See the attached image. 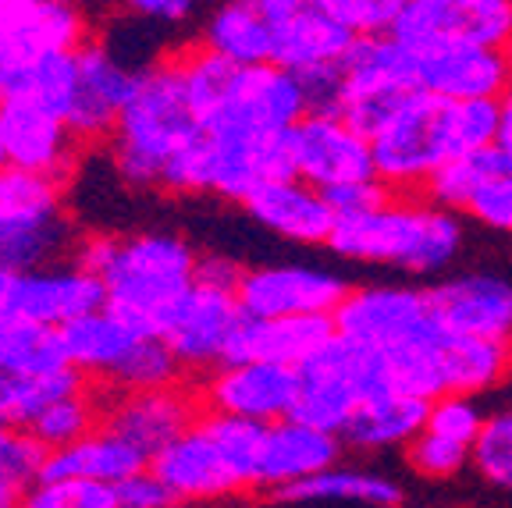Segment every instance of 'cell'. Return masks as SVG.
I'll return each instance as SVG.
<instances>
[{"label":"cell","instance_id":"19","mask_svg":"<svg viewBox=\"0 0 512 508\" xmlns=\"http://www.w3.org/2000/svg\"><path fill=\"white\" fill-rule=\"evenodd\" d=\"M0 135L8 167L64 182L79 164L82 143L57 111L32 100H0Z\"/></svg>","mask_w":512,"mask_h":508},{"label":"cell","instance_id":"9","mask_svg":"<svg viewBox=\"0 0 512 508\" xmlns=\"http://www.w3.org/2000/svg\"><path fill=\"white\" fill-rule=\"evenodd\" d=\"M331 320H335L338 338L381 359L431 342L438 334L431 320V306H427V292L406 285L349 288V295Z\"/></svg>","mask_w":512,"mask_h":508},{"label":"cell","instance_id":"38","mask_svg":"<svg viewBox=\"0 0 512 508\" xmlns=\"http://www.w3.org/2000/svg\"><path fill=\"white\" fill-rule=\"evenodd\" d=\"M47 459H50V452L32 437L29 427L0 423V480H4L11 491L25 494L32 484H40Z\"/></svg>","mask_w":512,"mask_h":508},{"label":"cell","instance_id":"30","mask_svg":"<svg viewBox=\"0 0 512 508\" xmlns=\"http://www.w3.org/2000/svg\"><path fill=\"white\" fill-rule=\"evenodd\" d=\"M427 416H431V402L424 398H409L402 391H377L356 409L342 437L367 452L409 448L427 430Z\"/></svg>","mask_w":512,"mask_h":508},{"label":"cell","instance_id":"12","mask_svg":"<svg viewBox=\"0 0 512 508\" xmlns=\"http://www.w3.org/2000/svg\"><path fill=\"white\" fill-rule=\"evenodd\" d=\"M235 295L242 313L253 320L335 317L349 288L338 270L320 263H267L249 267Z\"/></svg>","mask_w":512,"mask_h":508},{"label":"cell","instance_id":"15","mask_svg":"<svg viewBox=\"0 0 512 508\" xmlns=\"http://www.w3.org/2000/svg\"><path fill=\"white\" fill-rule=\"evenodd\" d=\"M89 40V15L68 0H0V72L50 54H75Z\"/></svg>","mask_w":512,"mask_h":508},{"label":"cell","instance_id":"1","mask_svg":"<svg viewBox=\"0 0 512 508\" xmlns=\"http://www.w3.org/2000/svg\"><path fill=\"white\" fill-rule=\"evenodd\" d=\"M72 263L100 278L107 310L143 338H164L185 295L196 288L200 253L178 231L82 235Z\"/></svg>","mask_w":512,"mask_h":508},{"label":"cell","instance_id":"47","mask_svg":"<svg viewBox=\"0 0 512 508\" xmlns=\"http://www.w3.org/2000/svg\"><path fill=\"white\" fill-rule=\"evenodd\" d=\"M125 15L136 18L143 25H185L189 18H196V4L189 0H132L125 4Z\"/></svg>","mask_w":512,"mask_h":508},{"label":"cell","instance_id":"25","mask_svg":"<svg viewBox=\"0 0 512 508\" xmlns=\"http://www.w3.org/2000/svg\"><path fill=\"white\" fill-rule=\"evenodd\" d=\"M338 455H342V437L303 427L296 420H281L274 427H267L264 459H260V484L256 487L281 498L292 487L306 484V480L338 466Z\"/></svg>","mask_w":512,"mask_h":508},{"label":"cell","instance_id":"5","mask_svg":"<svg viewBox=\"0 0 512 508\" xmlns=\"http://www.w3.org/2000/svg\"><path fill=\"white\" fill-rule=\"evenodd\" d=\"M75 228L61 182L25 171H0V270L29 274L72 260Z\"/></svg>","mask_w":512,"mask_h":508},{"label":"cell","instance_id":"36","mask_svg":"<svg viewBox=\"0 0 512 508\" xmlns=\"http://www.w3.org/2000/svg\"><path fill=\"white\" fill-rule=\"evenodd\" d=\"M498 171H505V167H502V160L495 157V150L448 160L445 167L434 171L431 182H427L431 203L441 210H466L473 203V196H477Z\"/></svg>","mask_w":512,"mask_h":508},{"label":"cell","instance_id":"43","mask_svg":"<svg viewBox=\"0 0 512 508\" xmlns=\"http://www.w3.org/2000/svg\"><path fill=\"white\" fill-rule=\"evenodd\" d=\"M409 455V466L420 473V477L427 480H448L456 477V473H463L466 462H473V452L463 445H452V441H445V437H434V434H420L413 441V445L406 448Z\"/></svg>","mask_w":512,"mask_h":508},{"label":"cell","instance_id":"29","mask_svg":"<svg viewBox=\"0 0 512 508\" xmlns=\"http://www.w3.org/2000/svg\"><path fill=\"white\" fill-rule=\"evenodd\" d=\"M210 54L224 57L235 68L274 64V32L260 0H232L217 4L203 22V43Z\"/></svg>","mask_w":512,"mask_h":508},{"label":"cell","instance_id":"27","mask_svg":"<svg viewBox=\"0 0 512 508\" xmlns=\"http://www.w3.org/2000/svg\"><path fill=\"white\" fill-rule=\"evenodd\" d=\"M143 469H150V459L143 452H136L118 434L100 427L75 445L50 452L40 480H86V484L118 487L121 480L136 477Z\"/></svg>","mask_w":512,"mask_h":508},{"label":"cell","instance_id":"21","mask_svg":"<svg viewBox=\"0 0 512 508\" xmlns=\"http://www.w3.org/2000/svg\"><path fill=\"white\" fill-rule=\"evenodd\" d=\"M431 320L452 338L512 342V285L498 274H459L427 292Z\"/></svg>","mask_w":512,"mask_h":508},{"label":"cell","instance_id":"13","mask_svg":"<svg viewBox=\"0 0 512 508\" xmlns=\"http://www.w3.org/2000/svg\"><path fill=\"white\" fill-rule=\"evenodd\" d=\"M288 150L296 178L320 196L345 185L377 182L370 139L345 125L338 114H306L288 135Z\"/></svg>","mask_w":512,"mask_h":508},{"label":"cell","instance_id":"23","mask_svg":"<svg viewBox=\"0 0 512 508\" xmlns=\"http://www.w3.org/2000/svg\"><path fill=\"white\" fill-rule=\"evenodd\" d=\"M512 86V54L488 47H452L420 57V89L448 104H498Z\"/></svg>","mask_w":512,"mask_h":508},{"label":"cell","instance_id":"7","mask_svg":"<svg viewBox=\"0 0 512 508\" xmlns=\"http://www.w3.org/2000/svg\"><path fill=\"white\" fill-rule=\"evenodd\" d=\"M416 89H420V61L399 40L392 36L356 40L342 61L338 118L370 139Z\"/></svg>","mask_w":512,"mask_h":508},{"label":"cell","instance_id":"24","mask_svg":"<svg viewBox=\"0 0 512 508\" xmlns=\"http://www.w3.org/2000/svg\"><path fill=\"white\" fill-rule=\"evenodd\" d=\"M249 221L256 228L271 231L274 239L296 242V246H328L335 231V210L317 189H310L299 178H281L242 203Z\"/></svg>","mask_w":512,"mask_h":508},{"label":"cell","instance_id":"17","mask_svg":"<svg viewBox=\"0 0 512 508\" xmlns=\"http://www.w3.org/2000/svg\"><path fill=\"white\" fill-rule=\"evenodd\" d=\"M260 8L274 32V64L292 75L335 68L356 43V36L331 18L324 0H260Z\"/></svg>","mask_w":512,"mask_h":508},{"label":"cell","instance_id":"34","mask_svg":"<svg viewBox=\"0 0 512 508\" xmlns=\"http://www.w3.org/2000/svg\"><path fill=\"white\" fill-rule=\"evenodd\" d=\"M86 388V377L68 370H57L47 377H29V374H11L0 370V423H15V427H32V420L54 405L57 398L75 395Z\"/></svg>","mask_w":512,"mask_h":508},{"label":"cell","instance_id":"3","mask_svg":"<svg viewBox=\"0 0 512 508\" xmlns=\"http://www.w3.org/2000/svg\"><path fill=\"white\" fill-rule=\"evenodd\" d=\"M459 246L463 224L452 210L402 199H384L367 214L338 217L328 242L338 260L399 267L409 274H438L456 260Z\"/></svg>","mask_w":512,"mask_h":508},{"label":"cell","instance_id":"51","mask_svg":"<svg viewBox=\"0 0 512 508\" xmlns=\"http://www.w3.org/2000/svg\"><path fill=\"white\" fill-rule=\"evenodd\" d=\"M0 171H8V157H4V135H0Z\"/></svg>","mask_w":512,"mask_h":508},{"label":"cell","instance_id":"40","mask_svg":"<svg viewBox=\"0 0 512 508\" xmlns=\"http://www.w3.org/2000/svg\"><path fill=\"white\" fill-rule=\"evenodd\" d=\"M488 427V413L480 409L477 398L463 395H445L438 402H431V416H427V434L445 437L452 445H463L473 452V445L480 441Z\"/></svg>","mask_w":512,"mask_h":508},{"label":"cell","instance_id":"4","mask_svg":"<svg viewBox=\"0 0 512 508\" xmlns=\"http://www.w3.org/2000/svg\"><path fill=\"white\" fill-rule=\"evenodd\" d=\"M370 150H374L377 182L384 189L427 185L448 160L470 157L463 139V107L416 89L370 135Z\"/></svg>","mask_w":512,"mask_h":508},{"label":"cell","instance_id":"41","mask_svg":"<svg viewBox=\"0 0 512 508\" xmlns=\"http://www.w3.org/2000/svg\"><path fill=\"white\" fill-rule=\"evenodd\" d=\"M18 508H118L114 487L86 480H40L18 498Z\"/></svg>","mask_w":512,"mask_h":508},{"label":"cell","instance_id":"11","mask_svg":"<svg viewBox=\"0 0 512 508\" xmlns=\"http://www.w3.org/2000/svg\"><path fill=\"white\" fill-rule=\"evenodd\" d=\"M139 72L132 61L118 54L107 40L89 36L75 50V96L64 114L68 128L82 146L86 143H111L121 111L136 93Z\"/></svg>","mask_w":512,"mask_h":508},{"label":"cell","instance_id":"39","mask_svg":"<svg viewBox=\"0 0 512 508\" xmlns=\"http://www.w3.org/2000/svg\"><path fill=\"white\" fill-rule=\"evenodd\" d=\"M473 466L491 487L512 491V402L488 416V427L473 445Z\"/></svg>","mask_w":512,"mask_h":508},{"label":"cell","instance_id":"33","mask_svg":"<svg viewBox=\"0 0 512 508\" xmlns=\"http://www.w3.org/2000/svg\"><path fill=\"white\" fill-rule=\"evenodd\" d=\"M75 96V54H50L0 72V100H32L64 118Z\"/></svg>","mask_w":512,"mask_h":508},{"label":"cell","instance_id":"2","mask_svg":"<svg viewBox=\"0 0 512 508\" xmlns=\"http://www.w3.org/2000/svg\"><path fill=\"white\" fill-rule=\"evenodd\" d=\"M203 139L175 57L150 61L114 128L111 164L128 189H160L168 167Z\"/></svg>","mask_w":512,"mask_h":508},{"label":"cell","instance_id":"46","mask_svg":"<svg viewBox=\"0 0 512 508\" xmlns=\"http://www.w3.org/2000/svg\"><path fill=\"white\" fill-rule=\"evenodd\" d=\"M328 207L335 210V217H356V214H367V210L381 207L388 196L381 182H360V185H345V189L328 192Z\"/></svg>","mask_w":512,"mask_h":508},{"label":"cell","instance_id":"48","mask_svg":"<svg viewBox=\"0 0 512 508\" xmlns=\"http://www.w3.org/2000/svg\"><path fill=\"white\" fill-rule=\"evenodd\" d=\"M246 270L224 253H200V267H196V285L224 288V292H239V281Z\"/></svg>","mask_w":512,"mask_h":508},{"label":"cell","instance_id":"50","mask_svg":"<svg viewBox=\"0 0 512 508\" xmlns=\"http://www.w3.org/2000/svg\"><path fill=\"white\" fill-rule=\"evenodd\" d=\"M18 498H22V494L11 491V487L0 480V508H18Z\"/></svg>","mask_w":512,"mask_h":508},{"label":"cell","instance_id":"14","mask_svg":"<svg viewBox=\"0 0 512 508\" xmlns=\"http://www.w3.org/2000/svg\"><path fill=\"white\" fill-rule=\"evenodd\" d=\"M100 310H107L104 285L72 260L15 274L4 288V299H0L4 317H15L32 327H47V331H61V327Z\"/></svg>","mask_w":512,"mask_h":508},{"label":"cell","instance_id":"42","mask_svg":"<svg viewBox=\"0 0 512 508\" xmlns=\"http://www.w3.org/2000/svg\"><path fill=\"white\" fill-rule=\"evenodd\" d=\"M324 8L356 40H374V36H388L392 32L402 4L399 0H324Z\"/></svg>","mask_w":512,"mask_h":508},{"label":"cell","instance_id":"10","mask_svg":"<svg viewBox=\"0 0 512 508\" xmlns=\"http://www.w3.org/2000/svg\"><path fill=\"white\" fill-rule=\"evenodd\" d=\"M310 114L299 79L278 64L239 68L217 104L203 121L207 135H239V139H281Z\"/></svg>","mask_w":512,"mask_h":508},{"label":"cell","instance_id":"31","mask_svg":"<svg viewBox=\"0 0 512 508\" xmlns=\"http://www.w3.org/2000/svg\"><path fill=\"white\" fill-rule=\"evenodd\" d=\"M438 366L445 395L477 398L495 391L512 370V342H488V338H452L441 334Z\"/></svg>","mask_w":512,"mask_h":508},{"label":"cell","instance_id":"37","mask_svg":"<svg viewBox=\"0 0 512 508\" xmlns=\"http://www.w3.org/2000/svg\"><path fill=\"white\" fill-rule=\"evenodd\" d=\"M182 374V363L164 345V338H139L111 384L118 388V395H125V391H164L178 388Z\"/></svg>","mask_w":512,"mask_h":508},{"label":"cell","instance_id":"45","mask_svg":"<svg viewBox=\"0 0 512 508\" xmlns=\"http://www.w3.org/2000/svg\"><path fill=\"white\" fill-rule=\"evenodd\" d=\"M114 498H118V508H175L178 505L175 494L160 484L150 469L121 480V484L114 487Z\"/></svg>","mask_w":512,"mask_h":508},{"label":"cell","instance_id":"28","mask_svg":"<svg viewBox=\"0 0 512 508\" xmlns=\"http://www.w3.org/2000/svg\"><path fill=\"white\" fill-rule=\"evenodd\" d=\"M143 334H136L121 317H114L111 310L89 313V317L75 320V324L57 331L61 342L64 363L72 366L75 374L93 377V381H114V374L121 370V363L128 359V352L136 349V342Z\"/></svg>","mask_w":512,"mask_h":508},{"label":"cell","instance_id":"6","mask_svg":"<svg viewBox=\"0 0 512 508\" xmlns=\"http://www.w3.org/2000/svg\"><path fill=\"white\" fill-rule=\"evenodd\" d=\"M377 391H392L384 381V359L335 334L296 370V402L288 420L342 437L356 409Z\"/></svg>","mask_w":512,"mask_h":508},{"label":"cell","instance_id":"32","mask_svg":"<svg viewBox=\"0 0 512 508\" xmlns=\"http://www.w3.org/2000/svg\"><path fill=\"white\" fill-rule=\"evenodd\" d=\"M281 501L296 505H367V508H399L402 487L392 477H384L377 469L360 466H331L328 473L306 480L281 494Z\"/></svg>","mask_w":512,"mask_h":508},{"label":"cell","instance_id":"16","mask_svg":"<svg viewBox=\"0 0 512 508\" xmlns=\"http://www.w3.org/2000/svg\"><path fill=\"white\" fill-rule=\"evenodd\" d=\"M292 402H296V370L271 363H224L210 370L200 384L203 413L232 416L260 427L288 420Z\"/></svg>","mask_w":512,"mask_h":508},{"label":"cell","instance_id":"22","mask_svg":"<svg viewBox=\"0 0 512 508\" xmlns=\"http://www.w3.org/2000/svg\"><path fill=\"white\" fill-rule=\"evenodd\" d=\"M196 420L200 395L185 391L182 384L164 391H125L104 402V427L146 459H157L164 448L175 445L185 430L196 427Z\"/></svg>","mask_w":512,"mask_h":508},{"label":"cell","instance_id":"52","mask_svg":"<svg viewBox=\"0 0 512 508\" xmlns=\"http://www.w3.org/2000/svg\"><path fill=\"white\" fill-rule=\"evenodd\" d=\"M0 317H4V313H0Z\"/></svg>","mask_w":512,"mask_h":508},{"label":"cell","instance_id":"44","mask_svg":"<svg viewBox=\"0 0 512 508\" xmlns=\"http://www.w3.org/2000/svg\"><path fill=\"white\" fill-rule=\"evenodd\" d=\"M466 210H470L473 221H480L484 228L512 235V171H498V175L473 196V203Z\"/></svg>","mask_w":512,"mask_h":508},{"label":"cell","instance_id":"20","mask_svg":"<svg viewBox=\"0 0 512 508\" xmlns=\"http://www.w3.org/2000/svg\"><path fill=\"white\" fill-rule=\"evenodd\" d=\"M150 473L175 494L178 505H203V501H221L249 491L203 416L175 445L150 459Z\"/></svg>","mask_w":512,"mask_h":508},{"label":"cell","instance_id":"49","mask_svg":"<svg viewBox=\"0 0 512 508\" xmlns=\"http://www.w3.org/2000/svg\"><path fill=\"white\" fill-rule=\"evenodd\" d=\"M495 157L502 160L505 171H512V86L498 100V135H495Z\"/></svg>","mask_w":512,"mask_h":508},{"label":"cell","instance_id":"18","mask_svg":"<svg viewBox=\"0 0 512 508\" xmlns=\"http://www.w3.org/2000/svg\"><path fill=\"white\" fill-rule=\"evenodd\" d=\"M242 320H246V313L239 306V295L224 292V288L196 285L178 306L171 327L164 331V345L175 352L182 370L210 374V370L228 363V352H232Z\"/></svg>","mask_w":512,"mask_h":508},{"label":"cell","instance_id":"8","mask_svg":"<svg viewBox=\"0 0 512 508\" xmlns=\"http://www.w3.org/2000/svg\"><path fill=\"white\" fill-rule=\"evenodd\" d=\"M388 36L399 40L416 61L452 47L505 50L512 43V4L509 0H406Z\"/></svg>","mask_w":512,"mask_h":508},{"label":"cell","instance_id":"26","mask_svg":"<svg viewBox=\"0 0 512 508\" xmlns=\"http://www.w3.org/2000/svg\"><path fill=\"white\" fill-rule=\"evenodd\" d=\"M335 338L331 317H278L253 320L246 317L235 334L228 363H271L285 370H299Z\"/></svg>","mask_w":512,"mask_h":508},{"label":"cell","instance_id":"35","mask_svg":"<svg viewBox=\"0 0 512 508\" xmlns=\"http://www.w3.org/2000/svg\"><path fill=\"white\" fill-rule=\"evenodd\" d=\"M104 423V402L93 388H82L75 395L57 398L54 405H47L36 420H32V437L40 441L47 452H57V448H68L82 437H89L93 430H100Z\"/></svg>","mask_w":512,"mask_h":508}]
</instances>
